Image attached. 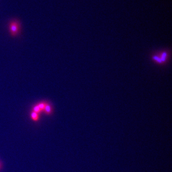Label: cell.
I'll list each match as a JSON object with an SVG mask.
<instances>
[{
  "instance_id": "cell-1",
  "label": "cell",
  "mask_w": 172,
  "mask_h": 172,
  "mask_svg": "<svg viewBox=\"0 0 172 172\" xmlns=\"http://www.w3.org/2000/svg\"><path fill=\"white\" fill-rule=\"evenodd\" d=\"M21 24L18 20L13 19L9 23V31L10 35L13 37H17L21 32Z\"/></svg>"
},
{
  "instance_id": "cell-2",
  "label": "cell",
  "mask_w": 172,
  "mask_h": 172,
  "mask_svg": "<svg viewBox=\"0 0 172 172\" xmlns=\"http://www.w3.org/2000/svg\"><path fill=\"white\" fill-rule=\"evenodd\" d=\"M168 58V53L165 51L161 52L153 56V59L157 64H163L166 61Z\"/></svg>"
},
{
  "instance_id": "cell-4",
  "label": "cell",
  "mask_w": 172,
  "mask_h": 172,
  "mask_svg": "<svg viewBox=\"0 0 172 172\" xmlns=\"http://www.w3.org/2000/svg\"><path fill=\"white\" fill-rule=\"evenodd\" d=\"M30 117L34 122H37L39 120V114L31 111L30 113Z\"/></svg>"
},
{
  "instance_id": "cell-3",
  "label": "cell",
  "mask_w": 172,
  "mask_h": 172,
  "mask_svg": "<svg viewBox=\"0 0 172 172\" xmlns=\"http://www.w3.org/2000/svg\"><path fill=\"white\" fill-rule=\"evenodd\" d=\"M43 112H44V113L47 115H50L53 113V108L51 103L47 102Z\"/></svg>"
},
{
  "instance_id": "cell-5",
  "label": "cell",
  "mask_w": 172,
  "mask_h": 172,
  "mask_svg": "<svg viewBox=\"0 0 172 172\" xmlns=\"http://www.w3.org/2000/svg\"><path fill=\"white\" fill-rule=\"evenodd\" d=\"M47 102V101H41L39 102L38 103L36 104L37 106H38V107L39 108V109H40V110H41L42 112H43L44 110V108H45V106H46Z\"/></svg>"
},
{
  "instance_id": "cell-6",
  "label": "cell",
  "mask_w": 172,
  "mask_h": 172,
  "mask_svg": "<svg viewBox=\"0 0 172 172\" xmlns=\"http://www.w3.org/2000/svg\"><path fill=\"white\" fill-rule=\"evenodd\" d=\"M32 111L35 112L36 113H38V114H40L42 112L41 110H40V109H39V108L38 107V106H37L36 104L34 105L32 108Z\"/></svg>"
}]
</instances>
